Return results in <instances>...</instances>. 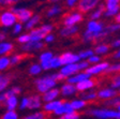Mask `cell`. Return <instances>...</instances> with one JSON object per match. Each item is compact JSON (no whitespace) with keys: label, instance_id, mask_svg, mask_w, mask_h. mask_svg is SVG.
Segmentation results:
<instances>
[{"label":"cell","instance_id":"60d3db41","mask_svg":"<svg viewBox=\"0 0 120 119\" xmlns=\"http://www.w3.org/2000/svg\"><path fill=\"white\" fill-rule=\"evenodd\" d=\"M1 119H19V117L15 111H7L1 116Z\"/></svg>","mask_w":120,"mask_h":119},{"label":"cell","instance_id":"9f6ffc18","mask_svg":"<svg viewBox=\"0 0 120 119\" xmlns=\"http://www.w3.org/2000/svg\"><path fill=\"white\" fill-rule=\"evenodd\" d=\"M10 90L12 91V93L14 94V96H17V94H19L20 92H22V88L18 86H13L10 88Z\"/></svg>","mask_w":120,"mask_h":119},{"label":"cell","instance_id":"8fae6325","mask_svg":"<svg viewBox=\"0 0 120 119\" xmlns=\"http://www.w3.org/2000/svg\"><path fill=\"white\" fill-rule=\"evenodd\" d=\"M80 72L79 68H78L77 63H71V65H62L59 70V73L63 76V78H68L70 76H73L74 74Z\"/></svg>","mask_w":120,"mask_h":119},{"label":"cell","instance_id":"003e7915","mask_svg":"<svg viewBox=\"0 0 120 119\" xmlns=\"http://www.w3.org/2000/svg\"><path fill=\"white\" fill-rule=\"evenodd\" d=\"M119 75H120V73H119Z\"/></svg>","mask_w":120,"mask_h":119},{"label":"cell","instance_id":"7bdbcfd3","mask_svg":"<svg viewBox=\"0 0 120 119\" xmlns=\"http://www.w3.org/2000/svg\"><path fill=\"white\" fill-rule=\"evenodd\" d=\"M20 0H0V7L2 8H9V7H14L15 4H17Z\"/></svg>","mask_w":120,"mask_h":119},{"label":"cell","instance_id":"603a6c76","mask_svg":"<svg viewBox=\"0 0 120 119\" xmlns=\"http://www.w3.org/2000/svg\"><path fill=\"white\" fill-rule=\"evenodd\" d=\"M62 11H63L62 7H60L59 4H54L50 8H48L45 14H46V17L47 18H55L57 16H59L62 13Z\"/></svg>","mask_w":120,"mask_h":119},{"label":"cell","instance_id":"f35d334b","mask_svg":"<svg viewBox=\"0 0 120 119\" xmlns=\"http://www.w3.org/2000/svg\"><path fill=\"white\" fill-rule=\"evenodd\" d=\"M105 9H114V8H120V0H104Z\"/></svg>","mask_w":120,"mask_h":119},{"label":"cell","instance_id":"94428289","mask_svg":"<svg viewBox=\"0 0 120 119\" xmlns=\"http://www.w3.org/2000/svg\"><path fill=\"white\" fill-rule=\"evenodd\" d=\"M112 57H114V59H120V48H118V50L114 53Z\"/></svg>","mask_w":120,"mask_h":119},{"label":"cell","instance_id":"e7e4bbea","mask_svg":"<svg viewBox=\"0 0 120 119\" xmlns=\"http://www.w3.org/2000/svg\"><path fill=\"white\" fill-rule=\"evenodd\" d=\"M116 111H118V112H120V104H118L117 106H116Z\"/></svg>","mask_w":120,"mask_h":119},{"label":"cell","instance_id":"8992f818","mask_svg":"<svg viewBox=\"0 0 120 119\" xmlns=\"http://www.w3.org/2000/svg\"><path fill=\"white\" fill-rule=\"evenodd\" d=\"M10 10L15 14V16L17 18V22L22 24V25H24L33 14L32 11L25 7H16V5H14V7H11Z\"/></svg>","mask_w":120,"mask_h":119},{"label":"cell","instance_id":"e0dca14e","mask_svg":"<svg viewBox=\"0 0 120 119\" xmlns=\"http://www.w3.org/2000/svg\"><path fill=\"white\" fill-rule=\"evenodd\" d=\"M42 107V98L39 94H32L28 97V109H39Z\"/></svg>","mask_w":120,"mask_h":119},{"label":"cell","instance_id":"5b68a950","mask_svg":"<svg viewBox=\"0 0 120 119\" xmlns=\"http://www.w3.org/2000/svg\"><path fill=\"white\" fill-rule=\"evenodd\" d=\"M17 23V18L12 11L3 10L0 12V26L3 28H12L13 25Z\"/></svg>","mask_w":120,"mask_h":119},{"label":"cell","instance_id":"681fc988","mask_svg":"<svg viewBox=\"0 0 120 119\" xmlns=\"http://www.w3.org/2000/svg\"><path fill=\"white\" fill-rule=\"evenodd\" d=\"M55 40H56V35L52 32H50V33H47L44 37L43 42H44V44H52V43L55 42Z\"/></svg>","mask_w":120,"mask_h":119},{"label":"cell","instance_id":"4316f807","mask_svg":"<svg viewBox=\"0 0 120 119\" xmlns=\"http://www.w3.org/2000/svg\"><path fill=\"white\" fill-rule=\"evenodd\" d=\"M4 105L7 107V111H15V108L18 106V99L17 96H11L7 98L4 102Z\"/></svg>","mask_w":120,"mask_h":119},{"label":"cell","instance_id":"ac0fdd59","mask_svg":"<svg viewBox=\"0 0 120 119\" xmlns=\"http://www.w3.org/2000/svg\"><path fill=\"white\" fill-rule=\"evenodd\" d=\"M60 94V90L58 88H52V89L48 90V91L44 92L42 94V102H45V103H47V102H50V101H54V100H57L58 97H59Z\"/></svg>","mask_w":120,"mask_h":119},{"label":"cell","instance_id":"d6a6232c","mask_svg":"<svg viewBox=\"0 0 120 119\" xmlns=\"http://www.w3.org/2000/svg\"><path fill=\"white\" fill-rule=\"evenodd\" d=\"M42 71L43 70H42V68H41L40 63H32V65L29 67V70H28L29 74L32 75V76H38V75H40Z\"/></svg>","mask_w":120,"mask_h":119},{"label":"cell","instance_id":"f907efd6","mask_svg":"<svg viewBox=\"0 0 120 119\" xmlns=\"http://www.w3.org/2000/svg\"><path fill=\"white\" fill-rule=\"evenodd\" d=\"M101 56H98V55H95V54H93L92 56H90L89 58L87 59V61L89 62V65H95V63H98V62H100L101 61Z\"/></svg>","mask_w":120,"mask_h":119},{"label":"cell","instance_id":"7402d4cb","mask_svg":"<svg viewBox=\"0 0 120 119\" xmlns=\"http://www.w3.org/2000/svg\"><path fill=\"white\" fill-rule=\"evenodd\" d=\"M110 52V46L107 43H99L94 46L93 53L98 56H105Z\"/></svg>","mask_w":120,"mask_h":119},{"label":"cell","instance_id":"db71d44e","mask_svg":"<svg viewBox=\"0 0 120 119\" xmlns=\"http://www.w3.org/2000/svg\"><path fill=\"white\" fill-rule=\"evenodd\" d=\"M27 107H28V97H24L19 102V108L22 111H24Z\"/></svg>","mask_w":120,"mask_h":119},{"label":"cell","instance_id":"e575fe53","mask_svg":"<svg viewBox=\"0 0 120 119\" xmlns=\"http://www.w3.org/2000/svg\"><path fill=\"white\" fill-rule=\"evenodd\" d=\"M119 30H120V24H118V23H112V24H109V25L105 26V31H106L107 35L117 32Z\"/></svg>","mask_w":120,"mask_h":119},{"label":"cell","instance_id":"c3c4849f","mask_svg":"<svg viewBox=\"0 0 120 119\" xmlns=\"http://www.w3.org/2000/svg\"><path fill=\"white\" fill-rule=\"evenodd\" d=\"M30 41V38H29V35L28 33H20L19 35L17 37V42L19 44H26L27 42Z\"/></svg>","mask_w":120,"mask_h":119},{"label":"cell","instance_id":"74e56055","mask_svg":"<svg viewBox=\"0 0 120 119\" xmlns=\"http://www.w3.org/2000/svg\"><path fill=\"white\" fill-rule=\"evenodd\" d=\"M46 118V115H45V112H41V111H38L35 113H32V114H29L27 116H25L22 119H45Z\"/></svg>","mask_w":120,"mask_h":119},{"label":"cell","instance_id":"8d00e7d4","mask_svg":"<svg viewBox=\"0 0 120 119\" xmlns=\"http://www.w3.org/2000/svg\"><path fill=\"white\" fill-rule=\"evenodd\" d=\"M93 54H94V53H93L92 48H86V50H80L77 55H78V57H79L80 60H87L88 58H89L90 56H92Z\"/></svg>","mask_w":120,"mask_h":119},{"label":"cell","instance_id":"7c38bea8","mask_svg":"<svg viewBox=\"0 0 120 119\" xmlns=\"http://www.w3.org/2000/svg\"><path fill=\"white\" fill-rule=\"evenodd\" d=\"M95 85H97V82L95 79H93L92 77H89V78H86L82 82H79L78 84L75 85L76 87V90L79 92H86V91H89L91 90L92 88H94Z\"/></svg>","mask_w":120,"mask_h":119},{"label":"cell","instance_id":"4fadbf2b","mask_svg":"<svg viewBox=\"0 0 120 119\" xmlns=\"http://www.w3.org/2000/svg\"><path fill=\"white\" fill-rule=\"evenodd\" d=\"M59 57H60L62 65H71V63H77L78 61H80L78 55L75 54V53H72V52H65V53H63L62 55H60Z\"/></svg>","mask_w":120,"mask_h":119},{"label":"cell","instance_id":"44dd1931","mask_svg":"<svg viewBox=\"0 0 120 119\" xmlns=\"http://www.w3.org/2000/svg\"><path fill=\"white\" fill-rule=\"evenodd\" d=\"M14 50V44L9 41L0 42V57L1 56H9Z\"/></svg>","mask_w":120,"mask_h":119},{"label":"cell","instance_id":"cb8c5ba5","mask_svg":"<svg viewBox=\"0 0 120 119\" xmlns=\"http://www.w3.org/2000/svg\"><path fill=\"white\" fill-rule=\"evenodd\" d=\"M71 112H74L71 106L70 102H67V101H62V103L60 104V106L56 109L54 114L57 115V116H61L63 114H67V113H71Z\"/></svg>","mask_w":120,"mask_h":119},{"label":"cell","instance_id":"03108f58","mask_svg":"<svg viewBox=\"0 0 120 119\" xmlns=\"http://www.w3.org/2000/svg\"><path fill=\"white\" fill-rule=\"evenodd\" d=\"M118 93L120 94V88H119V89H118Z\"/></svg>","mask_w":120,"mask_h":119},{"label":"cell","instance_id":"b9f144b4","mask_svg":"<svg viewBox=\"0 0 120 119\" xmlns=\"http://www.w3.org/2000/svg\"><path fill=\"white\" fill-rule=\"evenodd\" d=\"M110 88H112V89H115V90L120 88V75L119 74L115 75L112 78V81H110Z\"/></svg>","mask_w":120,"mask_h":119},{"label":"cell","instance_id":"91938a15","mask_svg":"<svg viewBox=\"0 0 120 119\" xmlns=\"http://www.w3.org/2000/svg\"><path fill=\"white\" fill-rule=\"evenodd\" d=\"M3 41H7V33L5 31L0 30V42H3Z\"/></svg>","mask_w":120,"mask_h":119},{"label":"cell","instance_id":"1f68e13d","mask_svg":"<svg viewBox=\"0 0 120 119\" xmlns=\"http://www.w3.org/2000/svg\"><path fill=\"white\" fill-rule=\"evenodd\" d=\"M11 65L10 56H1L0 57V72H3L8 70Z\"/></svg>","mask_w":120,"mask_h":119},{"label":"cell","instance_id":"3957f363","mask_svg":"<svg viewBox=\"0 0 120 119\" xmlns=\"http://www.w3.org/2000/svg\"><path fill=\"white\" fill-rule=\"evenodd\" d=\"M56 85H57V82L54 81L50 75H45V76L39 77L34 81L35 89H37L38 92H40L42 94L44 92L48 91V90L52 89V88H55Z\"/></svg>","mask_w":120,"mask_h":119},{"label":"cell","instance_id":"f546056e","mask_svg":"<svg viewBox=\"0 0 120 119\" xmlns=\"http://www.w3.org/2000/svg\"><path fill=\"white\" fill-rule=\"evenodd\" d=\"M48 65H49V70H57L62 67L61 60H60L59 56H54L52 59L48 61Z\"/></svg>","mask_w":120,"mask_h":119},{"label":"cell","instance_id":"6f0895ef","mask_svg":"<svg viewBox=\"0 0 120 119\" xmlns=\"http://www.w3.org/2000/svg\"><path fill=\"white\" fill-rule=\"evenodd\" d=\"M109 46H110V47H112V48H116V50L120 48V38H119V39L114 40V41H112V42L110 43Z\"/></svg>","mask_w":120,"mask_h":119},{"label":"cell","instance_id":"ffe728a7","mask_svg":"<svg viewBox=\"0 0 120 119\" xmlns=\"http://www.w3.org/2000/svg\"><path fill=\"white\" fill-rule=\"evenodd\" d=\"M59 90H60V94H62L63 97H71V96H74L77 92L75 85L69 84V83L63 84Z\"/></svg>","mask_w":120,"mask_h":119},{"label":"cell","instance_id":"816d5d0a","mask_svg":"<svg viewBox=\"0 0 120 119\" xmlns=\"http://www.w3.org/2000/svg\"><path fill=\"white\" fill-rule=\"evenodd\" d=\"M77 65H78V68H79L80 70V72H82V71H86V70L89 68V62L87 61V60H80V61L77 62Z\"/></svg>","mask_w":120,"mask_h":119},{"label":"cell","instance_id":"11a10c76","mask_svg":"<svg viewBox=\"0 0 120 119\" xmlns=\"http://www.w3.org/2000/svg\"><path fill=\"white\" fill-rule=\"evenodd\" d=\"M50 76H52V78L54 79V81H56V82H60V81H62V79H64L63 78V76L61 74H60L59 72H57V73H54V74H50Z\"/></svg>","mask_w":120,"mask_h":119},{"label":"cell","instance_id":"836d02e7","mask_svg":"<svg viewBox=\"0 0 120 119\" xmlns=\"http://www.w3.org/2000/svg\"><path fill=\"white\" fill-rule=\"evenodd\" d=\"M120 12V8H114V9H105L103 16L106 18H115L117 14Z\"/></svg>","mask_w":120,"mask_h":119},{"label":"cell","instance_id":"7dc6e473","mask_svg":"<svg viewBox=\"0 0 120 119\" xmlns=\"http://www.w3.org/2000/svg\"><path fill=\"white\" fill-rule=\"evenodd\" d=\"M59 119H79V114L77 112H71V113H67L60 116Z\"/></svg>","mask_w":120,"mask_h":119},{"label":"cell","instance_id":"d6986e66","mask_svg":"<svg viewBox=\"0 0 120 119\" xmlns=\"http://www.w3.org/2000/svg\"><path fill=\"white\" fill-rule=\"evenodd\" d=\"M89 77H91V76H90L88 73H86L85 71H82V72H78V73H76V74H74L73 76L68 77V78H67V83L72 84V85H76V84H78L79 82L84 81V79L89 78Z\"/></svg>","mask_w":120,"mask_h":119},{"label":"cell","instance_id":"f1b7e54d","mask_svg":"<svg viewBox=\"0 0 120 119\" xmlns=\"http://www.w3.org/2000/svg\"><path fill=\"white\" fill-rule=\"evenodd\" d=\"M70 104L72 106L73 111L76 112V111H80V109L85 108L86 105H87V102L84 101L82 99H74L70 102Z\"/></svg>","mask_w":120,"mask_h":119},{"label":"cell","instance_id":"277c9868","mask_svg":"<svg viewBox=\"0 0 120 119\" xmlns=\"http://www.w3.org/2000/svg\"><path fill=\"white\" fill-rule=\"evenodd\" d=\"M89 114L98 119H120V112L112 108H93L89 111Z\"/></svg>","mask_w":120,"mask_h":119},{"label":"cell","instance_id":"f5cc1de1","mask_svg":"<svg viewBox=\"0 0 120 119\" xmlns=\"http://www.w3.org/2000/svg\"><path fill=\"white\" fill-rule=\"evenodd\" d=\"M79 0H64V4L68 9H73L77 5Z\"/></svg>","mask_w":120,"mask_h":119},{"label":"cell","instance_id":"9a60e30c","mask_svg":"<svg viewBox=\"0 0 120 119\" xmlns=\"http://www.w3.org/2000/svg\"><path fill=\"white\" fill-rule=\"evenodd\" d=\"M79 31V28L77 26H63L59 30V35L62 38H72L76 35Z\"/></svg>","mask_w":120,"mask_h":119},{"label":"cell","instance_id":"680465c9","mask_svg":"<svg viewBox=\"0 0 120 119\" xmlns=\"http://www.w3.org/2000/svg\"><path fill=\"white\" fill-rule=\"evenodd\" d=\"M7 98H8V96H7V93H5V91L0 92V104H1V103H4Z\"/></svg>","mask_w":120,"mask_h":119},{"label":"cell","instance_id":"4dcf8cb0","mask_svg":"<svg viewBox=\"0 0 120 119\" xmlns=\"http://www.w3.org/2000/svg\"><path fill=\"white\" fill-rule=\"evenodd\" d=\"M54 56H55L54 53L50 52V50H43V52L40 54V56H39V63L49 61Z\"/></svg>","mask_w":120,"mask_h":119},{"label":"cell","instance_id":"d4e9b609","mask_svg":"<svg viewBox=\"0 0 120 119\" xmlns=\"http://www.w3.org/2000/svg\"><path fill=\"white\" fill-rule=\"evenodd\" d=\"M104 4H99L95 9H93L89 14V18L92 20H100L101 17H103V13H104Z\"/></svg>","mask_w":120,"mask_h":119},{"label":"cell","instance_id":"9c48e42d","mask_svg":"<svg viewBox=\"0 0 120 119\" xmlns=\"http://www.w3.org/2000/svg\"><path fill=\"white\" fill-rule=\"evenodd\" d=\"M101 0H79L77 3V9L80 13L86 14V13H90L93 9L100 4Z\"/></svg>","mask_w":120,"mask_h":119},{"label":"cell","instance_id":"6da1fadb","mask_svg":"<svg viewBox=\"0 0 120 119\" xmlns=\"http://www.w3.org/2000/svg\"><path fill=\"white\" fill-rule=\"evenodd\" d=\"M107 37L105 31V24L102 20L89 19L86 24V29L82 35V39L85 43H93Z\"/></svg>","mask_w":120,"mask_h":119},{"label":"cell","instance_id":"484cf974","mask_svg":"<svg viewBox=\"0 0 120 119\" xmlns=\"http://www.w3.org/2000/svg\"><path fill=\"white\" fill-rule=\"evenodd\" d=\"M62 103V100H54V101L47 102L43 105V109L45 111V113H54L58 107L60 106V104Z\"/></svg>","mask_w":120,"mask_h":119},{"label":"cell","instance_id":"bcb514c9","mask_svg":"<svg viewBox=\"0 0 120 119\" xmlns=\"http://www.w3.org/2000/svg\"><path fill=\"white\" fill-rule=\"evenodd\" d=\"M22 59V54H14L12 55L10 57V62H11V65H18Z\"/></svg>","mask_w":120,"mask_h":119},{"label":"cell","instance_id":"f6af8a7d","mask_svg":"<svg viewBox=\"0 0 120 119\" xmlns=\"http://www.w3.org/2000/svg\"><path fill=\"white\" fill-rule=\"evenodd\" d=\"M22 29H24V25L17 22L15 25L12 26V33L15 35H19L20 33H22Z\"/></svg>","mask_w":120,"mask_h":119},{"label":"cell","instance_id":"5bb4252c","mask_svg":"<svg viewBox=\"0 0 120 119\" xmlns=\"http://www.w3.org/2000/svg\"><path fill=\"white\" fill-rule=\"evenodd\" d=\"M118 94L117 90L112 89V88H102L100 89L99 91L97 92V96H98V99L103 100V101H106V100H109L112 98L116 97Z\"/></svg>","mask_w":120,"mask_h":119},{"label":"cell","instance_id":"7a4b0ae2","mask_svg":"<svg viewBox=\"0 0 120 119\" xmlns=\"http://www.w3.org/2000/svg\"><path fill=\"white\" fill-rule=\"evenodd\" d=\"M52 30H54V25L49 24V23H45V24L40 25L39 27L30 30L29 32H28V35H29L30 41L40 42V41H43L44 37L47 35V33L52 32Z\"/></svg>","mask_w":120,"mask_h":119},{"label":"cell","instance_id":"ab89813d","mask_svg":"<svg viewBox=\"0 0 120 119\" xmlns=\"http://www.w3.org/2000/svg\"><path fill=\"white\" fill-rule=\"evenodd\" d=\"M105 106H108V107H112V106H117L118 104H120V96H116V97L112 98V99L109 100H106V101L104 102Z\"/></svg>","mask_w":120,"mask_h":119},{"label":"cell","instance_id":"d590c367","mask_svg":"<svg viewBox=\"0 0 120 119\" xmlns=\"http://www.w3.org/2000/svg\"><path fill=\"white\" fill-rule=\"evenodd\" d=\"M80 99H82L84 101H86V102H92V101H94V100L98 99L97 92L95 91H90L89 90L87 93H82Z\"/></svg>","mask_w":120,"mask_h":119},{"label":"cell","instance_id":"ee69618b","mask_svg":"<svg viewBox=\"0 0 120 119\" xmlns=\"http://www.w3.org/2000/svg\"><path fill=\"white\" fill-rule=\"evenodd\" d=\"M106 73H114V74H119L120 73V62H116L114 65H109Z\"/></svg>","mask_w":120,"mask_h":119},{"label":"cell","instance_id":"83f0119b","mask_svg":"<svg viewBox=\"0 0 120 119\" xmlns=\"http://www.w3.org/2000/svg\"><path fill=\"white\" fill-rule=\"evenodd\" d=\"M11 83L10 75L7 74H0V92H3L8 89V87Z\"/></svg>","mask_w":120,"mask_h":119},{"label":"cell","instance_id":"52a82bcc","mask_svg":"<svg viewBox=\"0 0 120 119\" xmlns=\"http://www.w3.org/2000/svg\"><path fill=\"white\" fill-rule=\"evenodd\" d=\"M84 19V14L79 11H73L65 14L62 18L63 26H77L78 24L82 22Z\"/></svg>","mask_w":120,"mask_h":119},{"label":"cell","instance_id":"30bf717a","mask_svg":"<svg viewBox=\"0 0 120 119\" xmlns=\"http://www.w3.org/2000/svg\"><path fill=\"white\" fill-rule=\"evenodd\" d=\"M45 44L43 41L40 42H35V41H29L26 44L22 45V53H26V54H32V53H38L42 50L44 48Z\"/></svg>","mask_w":120,"mask_h":119},{"label":"cell","instance_id":"ba28073f","mask_svg":"<svg viewBox=\"0 0 120 119\" xmlns=\"http://www.w3.org/2000/svg\"><path fill=\"white\" fill-rule=\"evenodd\" d=\"M108 67H109V63L107 61H100L98 63H95V65H89V68L86 70L85 72L88 73L91 77L97 76V75H100L102 73H106Z\"/></svg>","mask_w":120,"mask_h":119},{"label":"cell","instance_id":"be15d7a7","mask_svg":"<svg viewBox=\"0 0 120 119\" xmlns=\"http://www.w3.org/2000/svg\"><path fill=\"white\" fill-rule=\"evenodd\" d=\"M50 2H52L54 4H57L58 2H60V1H62V0H49Z\"/></svg>","mask_w":120,"mask_h":119},{"label":"cell","instance_id":"2e32d148","mask_svg":"<svg viewBox=\"0 0 120 119\" xmlns=\"http://www.w3.org/2000/svg\"><path fill=\"white\" fill-rule=\"evenodd\" d=\"M41 24V15L39 14H32V16L24 24V28L28 31L34 29V28L39 27V25Z\"/></svg>","mask_w":120,"mask_h":119},{"label":"cell","instance_id":"6125c7cd","mask_svg":"<svg viewBox=\"0 0 120 119\" xmlns=\"http://www.w3.org/2000/svg\"><path fill=\"white\" fill-rule=\"evenodd\" d=\"M115 23H118V24H120V12L117 14V16L115 17Z\"/></svg>","mask_w":120,"mask_h":119}]
</instances>
